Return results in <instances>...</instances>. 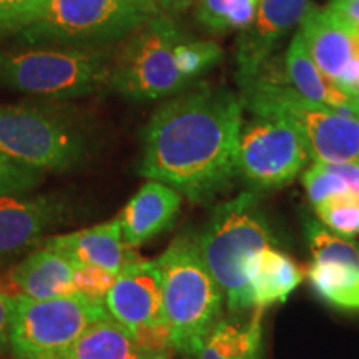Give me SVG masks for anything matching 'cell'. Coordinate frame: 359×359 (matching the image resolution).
Here are the masks:
<instances>
[{
    "label": "cell",
    "instance_id": "obj_1",
    "mask_svg": "<svg viewBox=\"0 0 359 359\" xmlns=\"http://www.w3.org/2000/svg\"><path fill=\"white\" fill-rule=\"evenodd\" d=\"M243 111L230 88L203 83L178 93L148 122L138 172L193 203H212L238 177Z\"/></svg>",
    "mask_w": 359,
    "mask_h": 359
},
{
    "label": "cell",
    "instance_id": "obj_2",
    "mask_svg": "<svg viewBox=\"0 0 359 359\" xmlns=\"http://www.w3.org/2000/svg\"><path fill=\"white\" fill-rule=\"evenodd\" d=\"M195 241L201 259L222 290L228 311L240 314L253 308L246 263L276 243L258 191H243L215 206Z\"/></svg>",
    "mask_w": 359,
    "mask_h": 359
},
{
    "label": "cell",
    "instance_id": "obj_3",
    "mask_svg": "<svg viewBox=\"0 0 359 359\" xmlns=\"http://www.w3.org/2000/svg\"><path fill=\"white\" fill-rule=\"evenodd\" d=\"M271 62L240 87L243 109L288 120L302 133L313 161L359 165V118L303 97Z\"/></svg>",
    "mask_w": 359,
    "mask_h": 359
},
{
    "label": "cell",
    "instance_id": "obj_4",
    "mask_svg": "<svg viewBox=\"0 0 359 359\" xmlns=\"http://www.w3.org/2000/svg\"><path fill=\"white\" fill-rule=\"evenodd\" d=\"M155 262L161 273L163 320L172 348L196 356L222 321L224 296L201 259L195 235L190 231L175 238Z\"/></svg>",
    "mask_w": 359,
    "mask_h": 359
},
{
    "label": "cell",
    "instance_id": "obj_5",
    "mask_svg": "<svg viewBox=\"0 0 359 359\" xmlns=\"http://www.w3.org/2000/svg\"><path fill=\"white\" fill-rule=\"evenodd\" d=\"M95 142L75 110L50 105L0 107V155L39 172H67L92 156Z\"/></svg>",
    "mask_w": 359,
    "mask_h": 359
},
{
    "label": "cell",
    "instance_id": "obj_6",
    "mask_svg": "<svg viewBox=\"0 0 359 359\" xmlns=\"http://www.w3.org/2000/svg\"><path fill=\"white\" fill-rule=\"evenodd\" d=\"M160 12L156 0H47L20 39L27 45L97 48L127 39Z\"/></svg>",
    "mask_w": 359,
    "mask_h": 359
},
{
    "label": "cell",
    "instance_id": "obj_7",
    "mask_svg": "<svg viewBox=\"0 0 359 359\" xmlns=\"http://www.w3.org/2000/svg\"><path fill=\"white\" fill-rule=\"evenodd\" d=\"M114 57L98 48H37L0 53V83L57 100L110 88Z\"/></svg>",
    "mask_w": 359,
    "mask_h": 359
},
{
    "label": "cell",
    "instance_id": "obj_8",
    "mask_svg": "<svg viewBox=\"0 0 359 359\" xmlns=\"http://www.w3.org/2000/svg\"><path fill=\"white\" fill-rule=\"evenodd\" d=\"M187 37L160 12L132 35L114 60L110 88L128 100H156L180 93L190 82L177 67V47Z\"/></svg>",
    "mask_w": 359,
    "mask_h": 359
},
{
    "label": "cell",
    "instance_id": "obj_9",
    "mask_svg": "<svg viewBox=\"0 0 359 359\" xmlns=\"http://www.w3.org/2000/svg\"><path fill=\"white\" fill-rule=\"evenodd\" d=\"M109 314L102 299L80 293L53 299L20 296L8 344L19 359H60L93 323Z\"/></svg>",
    "mask_w": 359,
    "mask_h": 359
},
{
    "label": "cell",
    "instance_id": "obj_10",
    "mask_svg": "<svg viewBox=\"0 0 359 359\" xmlns=\"http://www.w3.org/2000/svg\"><path fill=\"white\" fill-rule=\"evenodd\" d=\"M309 160L302 133L288 120L251 114L248 122H243L238 143V177L253 191L286 187Z\"/></svg>",
    "mask_w": 359,
    "mask_h": 359
},
{
    "label": "cell",
    "instance_id": "obj_11",
    "mask_svg": "<svg viewBox=\"0 0 359 359\" xmlns=\"http://www.w3.org/2000/svg\"><path fill=\"white\" fill-rule=\"evenodd\" d=\"M105 306L147 351L161 354L172 349L163 320L161 273L154 259L142 258L120 273L107 293Z\"/></svg>",
    "mask_w": 359,
    "mask_h": 359
},
{
    "label": "cell",
    "instance_id": "obj_12",
    "mask_svg": "<svg viewBox=\"0 0 359 359\" xmlns=\"http://www.w3.org/2000/svg\"><path fill=\"white\" fill-rule=\"evenodd\" d=\"M304 235L311 251L308 280L316 294L333 308L359 311V243L313 218L304 222Z\"/></svg>",
    "mask_w": 359,
    "mask_h": 359
},
{
    "label": "cell",
    "instance_id": "obj_13",
    "mask_svg": "<svg viewBox=\"0 0 359 359\" xmlns=\"http://www.w3.org/2000/svg\"><path fill=\"white\" fill-rule=\"evenodd\" d=\"M309 57L323 74L341 87H359V29L331 7L311 6L299 22Z\"/></svg>",
    "mask_w": 359,
    "mask_h": 359
},
{
    "label": "cell",
    "instance_id": "obj_14",
    "mask_svg": "<svg viewBox=\"0 0 359 359\" xmlns=\"http://www.w3.org/2000/svg\"><path fill=\"white\" fill-rule=\"evenodd\" d=\"M311 0H259L257 15L236 43V82H251L275 57L280 43L299 25Z\"/></svg>",
    "mask_w": 359,
    "mask_h": 359
},
{
    "label": "cell",
    "instance_id": "obj_15",
    "mask_svg": "<svg viewBox=\"0 0 359 359\" xmlns=\"http://www.w3.org/2000/svg\"><path fill=\"white\" fill-rule=\"evenodd\" d=\"M69 217V205L58 196H0V257L42 245L45 235Z\"/></svg>",
    "mask_w": 359,
    "mask_h": 359
},
{
    "label": "cell",
    "instance_id": "obj_16",
    "mask_svg": "<svg viewBox=\"0 0 359 359\" xmlns=\"http://www.w3.org/2000/svg\"><path fill=\"white\" fill-rule=\"evenodd\" d=\"M42 245L69 258L74 266H98L118 276L130 264L142 259L137 248L123 240L118 218L87 230L45 238Z\"/></svg>",
    "mask_w": 359,
    "mask_h": 359
},
{
    "label": "cell",
    "instance_id": "obj_17",
    "mask_svg": "<svg viewBox=\"0 0 359 359\" xmlns=\"http://www.w3.org/2000/svg\"><path fill=\"white\" fill-rule=\"evenodd\" d=\"M75 266L58 251L42 245V248L29 255L24 262L8 269L0 285L12 293L13 298L53 299L75 294Z\"/></svg>",
    "mask_w": 359,
    "mask_h": 359
},
{
    "label": "cell",
    "instance_id": "obj_18",
    "mask_svg": "<svg viewBox=\"0 0 359 359\" xmlns=\"http://www.w3.org/2000/svg\"><path fill=\"white\" fill-rule=\"evenodd\" d=\"M180 208L182 193L165 183L150 180L135 193L118 217L123 240L133 248H138L167 231L177 219Z\"/></svg>",
    "mask_w": 359,
    "mask_h": 359
},
{
    "label": "cell",
    "instance_id": "obj_19",
    "mask_svg": "<svg viewBox=\"0 0 359 359\" xmlns=\"http://www.w3.org/2000/svg\"><path fill=\"white\" fill-rule=\"evenodd\" d=\"M285 74L296 92L309 100L330 107L341 114L359 118V92L341 87L327 79L309 57L302 35L296 32L285 55Z\"/></svg>",
    "mask_w": 359,
    "mask_h": 359
},
{
    "label": "cell",
    "instance_id": "obj_20",
    "mask_svg": "<svg viewBox=\"0 0 359 359\" xmlns=\"http://www.w3.org/2000/svg\"><path fill=\"white\" fill-rule=\"evenodd\" d=\"M245 273L253 308L263 309L275 303H285L304 280L299 264L275 246L250 258Z\"/></svg>",
    "mask_w": 359,
    "mask_h": 359
},
{
    "label": "cell",
    "instance_id": "obj_21",
    "mask_svg": "<svg viewBox=\"0 0 359 359\" xmlns=\"http://www.w3.org/2000/svg\"><path fill=\"white\" fill-rule=\"evenodd\" d=\"M263 308H255L248 318L222 320L206 338L198 359H259L263 344Z\"/></svg>",
    "mask_w": 359,
    "mask_h": 359
},
{
    "label": "cell",
    "instance_id": "obj_22",
    "mask_svg": "<svg viewBox=\"0 0 359 359\" xmlns=\"http://www.w3.org/2000/svg\"><path fill=\"white\" fill-rule=\"evenodd\" d=\"M151 356L155 353L142 348L127 327L109 314L93 323L60 359H150Z\"/></svg>",
    "mask_w": 359,
    "mask_h": 359
},
{
    "label": "cell",
    "instance_id": "obj_23",
    "mask_svg": "<svg viewBox=\"0 0 359 359\" xmlns=\"http://www.w3.org/2000/svg\"><path fill=\"white\" fill-rule=\"evenodd\" d=\"M259 0H198L196 20L210 34L248 29L257 15Z\"/></svg>",
    "mask_w": 359,
    "mask_h": 359
},
{
    "label": "cell",
    "instance_id": "obj_24",
    "mask_svg": "<svg viewBox=\"0 0 359 359\" xmlns=\"http://www.w3.org/2000/svg\"><path fill=\"white\" fill-rule=\"evenodd\" d=\"M314 212L331 231L349 238L359 235V195L356 193L331 196L314 206Z\"/></svg>",
    "mask_w": 359,
    "mask_h": 359
},
{
    "label": "cell",
    "instance_id": "obj_25",
    "mask_svg": "<svg viewBox=\"0 0 359 359\" xmlns=\"http://www.w3.org/2000/svg\"><path fill=\"white\" fill-rule=\"evenodd\" d=\"M175 58L180 74L191 83L201 74L218 64L222 58V47L213 40L185 39L177 47Z\"/></svg>",
    "mask_w": 359,
    "mask_h": 359
},
{
    "label": "cell",
    "instance_id": "obj_26",
    "mask_svg": "<svg viewBox=\"0 0 359 359\" xmlns=\"http://www.w3.org/2000/svg\"><path fill=\"white\" fill-rule=\"evenodd\" d=\"M42 173L0 155V196L24 195L32 191L42 183Z\"/></svg>",
    "mask_w": 359,
    "mask_h": 359
},
{
    "label": "cell",
    "instance_id": "obj_27",
    "mask_svg": "<svg viewBox=\"0 0 359 359\" xmlns=\"http://www.w3.org/2000/svg\"><path fill=\"white\" fill-rule=\"evenodd\" d=\"M47 0H0V30H24L43 12Z\"/></svg>",
    "mask_w": 359,
    "mask_h": 359
},
{
    "label": "cell",
    "instance_id": "obj_28",
    "mask_svg": "<svg viewBox=\"0 0 359 359\" xmlns=\"http://www.w3.org/2000/svg\"><path fill=\"white\" fill-rule=\"evenodd\" d=\"M116 276L98 266H77L74 273L75 291L92 299H103L111 290Z\"/></svg>",
    "mask_w": 359,
    "mask_h": 359
},
{
    "label": "cell",
    "instance_id": "obj_29",
    "mask_svg": "<svg viewBox=\"0 0 359 359\" xmlns=\"http://www.w3.org/2000/svg\"><path fill=\"white\" fill-rule=\"evenodd\" d=\"M17 298L11 294L0 293V351L7 346L11 341V331L15 316Z\"/></svg>",
    "mask_w": 359,
    "mask_h": 359
},
{
    "label": "cell",
    "instance_id": "obj_30",
    "mask_svg": "<svg viewBox=\"0 0 359 359\" xmlns=\"http://www.w3.org/2000/svg\"><path fill=\"white\" fill-rule=\"evenodd\" d=\"M327 7L334 8L359 29V0H331Z\"/></svg>",
    "mask_w": 359,
    "mask_h": 359
},
{
    "label": "cell",
    "instance_id": "obj_31",
    "mask_svg": "<svg viewBox=\"0 0 359 359\" xmlns=\"http://www.w3.org/2000/svg\"><path fill=\"white\" fill-rule=\"evenodd\" d=\"M158 6L163 8V11L168 12H182L187 11L188 7H191L193 4H196L198 0H156Z\"/></svg>",
    "mask_w": 359,
    "mask_h": 359
}]
</instances>
